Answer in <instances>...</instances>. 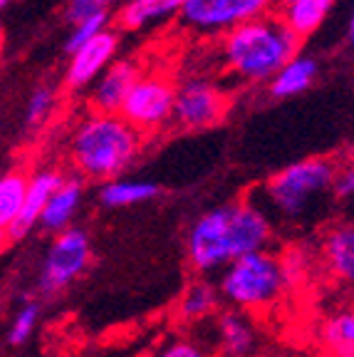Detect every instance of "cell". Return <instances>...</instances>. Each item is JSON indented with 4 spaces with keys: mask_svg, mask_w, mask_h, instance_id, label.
Listing matches in <instances>:
<instances>
[{
    "mask_svg": "<svg viewBox=\"0 0 354 357\" xmlns=\"http://www.w3.org/2000/svg\"><path fill=\"white\" fill-rule=\"evenodd\" d=\"M272 226L258 204L236 201L203 211L188 229L186 253L196 273H213L243 256L268 251Z\"/></svg>",
    "mask_w": 354,
    "mask_h": 357,
    "instance_id": "obj_1",
    "label": "cell"
},
{
    "mask_svg": "<svg viewBox=\"0 0 354 357\" xmlns=\"http://www.w3.org/2000/svg\"><path fill=\"white\" fill-rule=\"evenodd\" d=\"M141 139L144 134L119 114L89 112L70 137V159L82 176L111 181L134 167L141 154Z\"/></svg>",
    "mask_w": 354,
    "mask_h": 357,
    "instance_id": "obj_2",
    "label": "cell"
},
{
    "mask_svg": "<svg viewBox=\"0 0 354 357\" xmlns=\"http://www.w3.org/2000/svg\"><path fill=\"white\" fill-rule=\"evenodd\" d=\"M300 35L277 15H266L223 35L221 55L228 70L245 82H270L288 60L300 55Z\"/></svg>",
    "mask_w": 354,
    "mask_h": 357,
    "instance_id": "obj_3",
    "label": "cell"
},
{
    "mask_svg": "<svg viewBox=\"0 0 354 357\" xmlns=\"http://www.w3.org/2000/svg\"><path fill=\"white\" fill-rule=\"evenodd\" d=\"M218 293L233 307L243 310H266L275 305L285 293L280 258L272 251H258L233 261L223 268Z\"/></svg>",
    "mask_w": 354,
    "mask_h": 357,
    "instance_id": "obj_4",
    "label": "cell"
},
{
    "mask_svg": "<svg viewBox=\"0 0 354 357\" xmlns=\"http://www.w3.org/2000/svg\"><path fill=\"white\" fill-rule=\"evenodd\" d=\"M334 167L337 164L327 156H310L280 169L266 184L270 208L290 221L302 218L322 194L332 191Z\"/></svg>",
    "mask_w": 354,
    "mask_h": 357,
    "instance_id": "obj_5",
    "label": "cell"
},
{
    "mask_svg": "<svg viewBox=\"0 0 354 357\" xmlns=\"http://www.w3.org/2000/svg\"><path fill=\"white\" fill-rule=\"evenodd\" d=\"M92 261V245L89 236L82 229H70L57 234L45 251L43 266H40L38 285L45 296H57L67 290L75 280L82 278Z\"/></svg>",
    "mask_w": 354,
    "mask_h": 357,
    "instance_id": "obj_6",
    "label": "cell"
},
{
    "mask_svg": "<svg viewBox=\"0 0 354 357\" xmlns=\"http://www.w3.org/2000/svg\"><path fill=\"white\" fill-rule=\"evenodd\" d=\"M275 0H183L178 13L183 28L201 35H226L238 25L266 17Z\"/></svg>",
    "mask_w": 354,
    "mask_h": 357,
    "instance_id": "obj_7",
    "label": "cell"
},
{
    "mask_svg": "<svg viewBox=\"0 0 354 357\" xmlns=\"http://www.w3.org/2000/svg\"><path fill=\"white\" fill-rule=\"evenodd\" d=\"M174 97H176V84L159 73H149L134 82L124 100L119 117L132 124L137 132H154L164 127L174 114Z\"/></svg>",
    "mask_w": 354,
    "mask_h": 357,
    "instance_id": "obj_8",
    "label": "cell"
},
{
    "mask_svg": "<svg viewBox=\"0 0 354 357\" xmlns=\"http://www.w3.org/2000/svg\"><path fill=\"white\" fill-rule=\"evenodd\" d=\"M228 112V97L218 84L208 79L191 77L176 87L174 97V114L171 119L183 129H208L223 122Z\"/></svg>",
    "mask_w": 354,
    "mask_h": 357,
    "instance_id": "obj_9",
    "label": "cell"
},
{
    "mask_svg": "<svg viewBox=\"0 0 354 357\" xmlns=\"http://www.w3.org/2000/svg\"><path fill=\"white\" fill-rule=\"evenodd\" d=\"M116 50H119V38L109 28L97 35V38H92L89 43H84L82 47H77L70 55V65H67L65 73L67 87L84 89L89 84H94V79L114 62Z\"/></svg>",
    "mask_w": 354,
    "mask_h": 357,
    "instance_id": "obj_10",
    "label": "cell"
},
{
    "mask_svg": "<svg viewBox=\"0 0 354 357\" xmlns=\"http://www.w3.org/2000/svg\"><path fill=\"white\" fill-rule=\"evenodd\" d=\"M141 77V67L137 60H114L92 84V112H105V114H119L124 100L134 82Z\"/></svg>",
    "mask_w": 354,
    "mask_h": 357,
    "instance_id": "obj_11",
    "label": "cell"
},
{
    "mask_svg": "<svg viewBox=\"0 0 354 357\" xmlns=\"http://www.w3.org/2000/svg\"><path fill=\"white\" fill-rule=\"evenodd\" d=\"M62 181H65V176L57 169H40L33 176H28V189H25V201H22L20 216L13 223V229L8 231V238H22V236H28L38 226L47 201L60 189Z\"/></svg>",
    "mask_w": 354,
    "mask_h": 357,
    "instance_id": "obj_12",
    "label": "cell"
},
{
    "mask_svg": "<svg viewBox=\"0 0 354 357\" xmlns=\"http://www.w3.org/2000/svg\"><path fill=\"white\" fill-rule=\"evenodd\" d=\"M322 263L339 285L354 290V223H334L322 236Z\"/></svg>",
    "mask_w": 354,
    "mask_h": 357,
    "instance_id": "obj_13",
    "label": "cell"
},
{
    "mask_svg": "<svg viewBox=\"0 0 354 357\" xmlns=\"http://www.w3.org/2000/svg\"><path fill=\"white\" fill-rule=\"evenodd\" d=\"M258 333L240 310L216 315V357H253Z\"/></svg>",
    "mask_w": 354,
    "mask_h": 357,
    "instance_id": "obj_14",
    "label": "cell"
},
{
    "mask_svg": "<svg viewBox=\"0 0 354 357\" xmlns=\"http://www.w3.org/2000/svg\"><path fill=\"white\" fill-rule=\"evenodd\" d=\"M82 181L79 178H67L60 184V189L50 196L47 206H45L43 216H40V229L47 231V234H62V231L70 229L75 213H77L79 204H82Z\"/></svg>",
    "mask_w": 354,
    "mask_h": 357,
    "instance_id": "obj_15",
    "label": "cell"
},
{
    "mask_svg": "<svg viewBox=\"0 0 354 357\" xmlns=\"http://www.w3.org/2000/svg\"><path fill=\"white\" fill-rule=\"evenodd\" d=\"M334 0H275L277 10L275 15L280 17L295 35L307 38L310 33H315L320 28L325 17L332 10Z\"/></svg>",
    "mask_w": 354,
    "mask_h": 357,
    "instance_id": "obj_16",
    "label": "cell"
},
{
    "mask_svg": "<svg viewBox=\"0 0 354 357\" xmlns=\"http://www.w3.org/2000/svg\"><path fill=\"white\" fill-rule=\"evenodd\" d=\"M181 8L183 0H127L119 10V25L124 30H146L178 15Z\"/></svg>",
    "mask_w": 354,
    "mask_h": 357,
    "instance_id": "obj_17",
    "label": "cell"
},
{
    "mask_svg": "<svg viewBox=\"0 0 354 357\" xmlns=\"http://www.w3.org/2000/svg\"><path fill=\"white\" fill-rule=\"evenodd\" d=\"M317 77V62L307 55H295L285 65L272 75L270 79V95L277 100L285 97H298L305 89H310V84Z\"/></svg>",
    "mask_w": 354,
    "mask_h": 357,
    "instance_id": "obj_18",
    "label": "cell"
},
{
    "mask_svg": "<svg viewBox=\"0 0 354 357\" xmlns=\"http://www.w3.org/2000/svg\"><path fill=\"white\" fill-rule=\"evenodd\" d=\"M218 305H221V293L213 283L208 280H194L183 290L181 301H178L176 315L181 323H201V320L216 315Z\"/></svg>",
    "mask_w": 354,
    "mask_h": 357,
    "instance_id": "obj_19",
    "label": "cell"
},
{
    "mask_svg": "<svg viewBox=\"0 0 354 357\" xmlns=\"http://www.w3.org/2000/svg\"><path fill=\"white\" fill-rule=\"evenodd\" d=\"M320 345L327 357H354V307L332 312L322 323Z\"/></svg>",
    "mask_w": 354,
    "mask_h": 357,
    "instance_id": "obj_20",
    "label": "cell"
},
{
    "mask_svg": "<svg viewBox=\"0 0 354 357\" xmlns=\"http://www.w3.org/2000/svg\"><path fill=\"white\" fill-rule=\"evenodd\" d=\"M159 189L151 181H132V178H111L105 181L100 189V201L109 208H124V206H137V204H146V201L156 199Z\"/></svg>",
    "mask_w": 354,
    "mask_h": 357,
    "instance_id": "obj_21",
    "label": "cell"
},
{
    "mask_svg": "<svg viewBox=\"0 0 354 357\" xmlns=\"http://www.w3.org/2000/svg\"><path fill=\"white\" fill-rule=\"evenodd\" d=\"M28 189V174L25 172H8L0 176V231H10L17 221Z\"/></svg>",
    "mask_w": 354,
    "mask_h": 357,
    "instance_id": "obj_22",
    "label": "cell"
},
{
    "mask_svg": "<svg viewBox=\"0 0 354 357\" xmlns=\"http://www.w3.org/2000/svg\"><path fill=\"white\" fill-rule=\"evenodd\" d=\"M38 318H40V305L35 301H28L22 303L20 307H17L15 318H13L10 328H8V342L10 345H22V342L30 340V335L35 333V328H38Z\"/></svg>",
    "mask_w": 354,
    "mask_h": 357,
    "instance_id": "obj_23",
    "label": "cell"
},
{
    "mask_svg": "<svg viewBox=\"0 0 354 357\" xmlns=\"http://www.w3.org/2000/svg\"><path fill=\"white\" fill-rule=\"evenodd\" d=\"M107 28H109V13H94V15L75 22L72 33H70V38H67L65 50L72 55L77 47H82L84 43H89L92 38H97L100 33H105Z\"/></svg>",
    "mask_w": 354,
    "mask_h": 357,
    "instance_id": "obj_24",
    "label": "cell"
},
{
    "mask_svg": "<svg viewBox=\"0 0 354 357\" xmlns=\"http://www.w3.org/2000/svg\"><path fill=\"white\" fill-rule=\"evenodd\" d=\"M55 109V89L50 87H38L33 97L28 100V109H25V119L30 127H38L45 119L50 117V112Z\"/></svg>",
    "mask_w": 354,
    "mask_h": 357,
    "instance_id": "obj_25",
    "label": "cell"
},
{
    "mask_svg": "<svg viewBox=\"0 0 354 357\" xmlns=\"http://www.w3.org/2000/svg\"><path fill=\"white\" fill-rule=\"evenodd\" d=\"M280 258V271H282V280H285V290L295 288L300 280L307 275V253L300 251V248H293V251L282 253Z\"/></svg>",
    "mask_w": 354,
    "mask_h": 357,
    "instance_id": "obj_26",
    "label": "cell"
},
{
    "mask_svg": "<svg viewBox=\"0 0 354 357\" xmlns=\"http://www.w3.org/2000/svg\"><path fill=\"white\" fill-rule=\"evenodd\" d=\"M146 357H213L203 345L186 337H169Z\"/></svg>",
    "mask_w": 354,
    "mask_h": 357,
    "instance_id": "obj_27",
    "label": "cell"
},
{
    "mask_svg": "<svg viewBox=\"0 0 354 357\" xmlns=\"http://www.w3.org/2000/svg\"><path fill=\"white\" fill-rule=\"evenodd\" d=\"M109 6H111V0H70V3H67L65 17L75 25V22L84 20V17L94 15V13H107Z\"/></svg>",
    "mask_w": 354,
    "mask_h": 357,
    "instance_id": "obj_28",
    "label": "cell"
},
{
    "mask_svg": "<svg viewBox=\"0 0 354 357\" xmlns=\"http://www.w3.org/2000/svg\"><path fill=\"white\" fill-rule=\"evenodd\" d=\"M332 191L339 199H352L354 196V159H347L344 164L334 167Z\"/></svg>",
    "mask_w": 354,
    "mask_h": 357,
    "instance_id": "obj_29",
    "label": "cell"
},
{
    "mask_svg": "<svg viewBox=\"0 0 354 357\" xmlns=\"http://www.w3.org/2000/svg\"><path fill=\"white\" fill-rule=\"evenodd\" d=\"M347 38H349V43L354 45V10H352V17H349V25H347Z\"/></svg>",
    "mask_w": 354,
    "mask_h": 357,
    "instance_id": "obj_30",
    "label": "cell"
},
{
    "mask_svg": "<svg viewBox=\"0 0 354 357\" xmlns=\"http://www.w3.org/2000/svg\"><path fill=\"white\" fill-rule=\"evenodd\" d=\"M6 238H8V234H6V231H0V248L6 245Z\"/></svg>",
    "mask_w": 354,
    "mask_h": 357,
    "instance_id": "obj_31",
    "label": "cell"
},
{
    "mask_svg": "<svg viewBox=\"0 0 354 357\" xmlns=\"http://www.w3.org/2000/svg\"><path fill=\"white\" fill-rule=\"evenodd\" d=\"M8 3H10V0H0V10H3V8H6Z\"/></svg>",
    "mask_w": 354,
    "mask_h": 357,
    "instance_id": "obj_32",
    "label": "cell"
},
{
    "mask_svg": "<svg viewBox=\"0 0 354 357\" xmlns=\"http://www.w3.org/2000/svg\"><path fill=\"white\" fill-rule=\"evenodd\" d=\"M141 357H146V355H141Z\"/></svg>",
    "mask_w": 354,
    "mask_h": 357,
    "instance_id": "obj_33",
    "label": "cell"
}]
</instances>
